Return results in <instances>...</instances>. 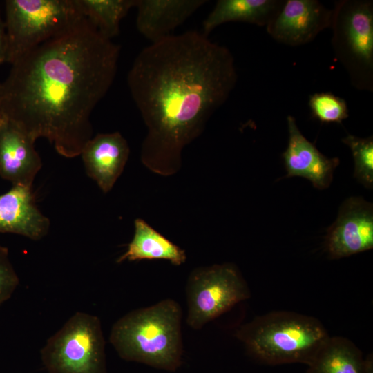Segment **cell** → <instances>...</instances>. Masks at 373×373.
Listing matches in <instances>:
<instances>
[{"mask_svg":"<svg viewBox=\"0 0 373 373\" xmlns=\"http://www.w3.org/2000/svg\"><path fill=\"white\" fill-rule=\"evenodd\" d=\"M237 77L231 52L202 32L171 35L143 48L127 75L147 131L142 164L162 176L176 173L184 148L202 134Z\"/></svg>","mask_w":373,"mask_h":373,"instance_id":"cell-2","label":"cell"},{"mask_svg":"<svg viewBox=\"0 0 373 373\" xmlns=\"http://www.w3.org/2000/svg\"><path fill=\"white\" fill-rule=\"evenodd\" d=\"M7 37L5 21L0 13V64L6 62Z\"/></svg>","mask_w":373,"mask_h":373,"instance_id":"cell-23","label":"cell"},{"mask_svg":"<svg viewBox=\"0 0 373 373\" xmlns=\"http://www.w3.org/2000/svg\"><path fill=\"white\" fill-rule=\"evenodd\" d=\"M50 220L38 209L32 186L15 185L0 195V233L38 241L48 233Z\"/></svg>","mask_w":373,"mask_h":373,"instance_id":"cell-14","label":"cell"},{"mask_svg":"<svg viewBox=\"0 0 373 373\" xmlns=\"http://www.w3.org/2000/svg\"><path fill=\"white\" fill-rule=\"evenodd\" d=\"M48 373H107L105 341L99 318L74 314L41 350Z\"/></svg>","mask_w":373,"mask_h":373,"instance_id":"cell-6","label":"cell"},{"mask_svg":"<svg viewBox=\"0 0 373 373\" xmlns=\"http://www.w3.org/2000/svg\"><path fill=\"white\" fill-rule=\"evenodd\" d=\"M5 10L10 64L85 18L77 0H6Z\"/></svg>","mask_w":373,"mask_h":373,"instance_id":"cell-5","label":"cell"},{"mask_svg":"<svg viewBox=\"0 0 373 373\" xmlns=\"http://www.w3.org/2000/svg\"><path fill=\"white\" fill-rule=\"evenodd\" d=\"M120 46L85 17L11 64L0 84L3 115L67 158L93 137L90 116L114 82Z\"/></svg>","mask_w":373,"mask_h":373,"instance_id":"cell-1","label":"cell"},{"mask_svg":"<svg viewBox=\"0 0 373 373\" xmlns=\"http://www.w3.org/2000/svg\"><path fill=\"white\" fill-rule=\"evenodd\" d=\"M332 11V43L336 56L355 85L370 88L373 69L372 3L343 1L336 3Z\"/></svg>","mask_w":373,"mask_h":373,"instance_id":"cell-7","label":"cell"},{"mask_svg":"<svg viewBox=\"0 0 373 373\" xmlns=\"http://www.w3.org/2000/svg\"><path fill=\"white\" fill-rule=\"evenodd\" d=\"M182 310L173 299L134 309L113 325L109 341L124 360L175 371L182 364Z\"/></svg>","mask_w":373,"mask_h":373,"instance_id":"cell-3","label":"cell"},{"mask_svg":"<svg viewBox=\"0 0 373 373\" xmlns=\"http://www.w3.org/2000/svg\"><path fill=\"white\" fill-rule=\"evenodd\" d=\"M35 140L3 117L0 124V177L12 186H32L42 167Z\"/></svg>","mask_w":373,"mask_h":373,"instance_id":"cell-11","label":"cell"},{"mask_svg":"<svg viewBox=\"0 0 373 373\" xmlns=\"http://www.w3.org/2000/svg\"><path fill=\"white\" fill-rule=\"evenodd\" d=\"M204 0H136V27L151 43L171 35Z\"/></svg>","mask_w":373,"mask_h":373,"instance_id":"cell-15","label":"cell"},{"mask_svg":"<svg viewBox=\"0 0 373 373\" xmlns=\"http://www.w3.org/2000/svg\"><path fill=\"white\" fill-rule=\"evenodd\" d=\"M236 336L249 354L262 363L308 365L329 335L315 317L278 310L242 325Z\"/></svg>","mask_w":373,"mask_h":373,"instance_id":"cell-4","label":"cell"},{"mask_svg":"<svg viewBox=\"0 0 373 373\" xmlns=\"http://www.w3.org/2000/svg\"><path fill=\"white\" fill-rule=\"evenodd\" d=\"M343 336H329L308 365L307 373H366L372 359Z\"/></svg>","mask_w":373,"mask_h":373,"instance_id":"cell-17","label":"cell"},{"mask_svg":"<svg viewBox=\"0 0 373 373\" xmlns=\"http://www.w3.org/2000/svg\"><path fill=\"white\" fill-rule=\"evenodd\" d=\"M134 235L126 251L117 263L142 260H166L173 265H181L186 260L185 251L157 231L143 219L134 221Z\"/></svg>","mask_w":373,"mask_h":373,"instance_id":"cell-18","label":"cell"},{"mask_svg":"<svg viewBox=\"0 0 373 373\" xmlns=\"http://www.w3.org/2000/svg\"><path fill=\"white\" fill-rule=\"evenodd\" d=\"M19 279L10 260L8 247L0 245V305L12 296Z\"/></svg>","mask_w":373,"mask_h":373,"instance_id":"cell-22","label":"cell"},{"mask_svg":"<svg viewBox=\"0 0 373 373\" xmlns=\"http://www.w3.org/2000/svg\"><path fill=\"white\" fill-rule=\"evenodd\" d=\"M333 11L315 0H288L267 24V30L276 41L298 46L312 41L331 26Z\"/></svg>","mask_w":373,"mask_h":373,"instance_id":"cell-10","label":"cell"},{"mask_svg":"<svg viewBox=\"0 0 373 373\" xmlns=\"http://www.w3.org/2000/svg\"><path fill=\"white\" fill-rule=\"evenodd\" d=\"M352 151L354 162V177L365 186H373V140L348 135L343 139Z\"/></svg>","mask_w":373,"mask_h":373,"instance_id":"cell-20","label":"cell"},{"mask_svg":"<svg viewBox=\"0 0 373 373\" xmlns=\"http://www.w3.org/2000/svg\"><path fill=\"white\" fill-rule=\"evenodd\" d=\"M83 15L105 38L112 40L119 32L122 19L136 0H77Z\"/></svg>","mask_w":373,"mask_h":373,"instance_id":"cell-19","label":"cell"},{"mask_svg":"<svg viewBox=\"0 0 373 373\" xmlns=\"http://www.w3.org/2000/svg\"><path fill=\"white\" fill-rule=\"evenodd\" d=\"M283 4L276 0H219L204 21L202 33L208 36L218 26L231 21L267 26Z\"/></svg>","mask_w":373,"mask_h":373,"instance_id":"cell-16","label":"cell"},{"mask_svg":"<svg viewBox=\"0 0 373 373\" xmlns=\"http://www.w3.org/2000/svg\"><path fill=\"white\" fill-rule=\"evenodd\" d=\"M186 323L193 329L250 297L249 288L237 267L231 263L195 269L186 285Z\"/></svg>","mask_w":373,"mask_h":373,"instance_id":"cell-8","label":"cell"},{"mask_svg":"<svg viewBox=\"0 0 373 373\" xmlns=\"http://www.w3.org/2000/svg\"><path fill=\"white\" fill-rule=\"evenodd\" d=\"M130 149L119 132L98 133L86 144L80 155L88 177L108 193L121 175Z\"/></svg>","mask_w":373,"mask_h":373,"instance_id":"cell-12","label":"cell"},{"mask_svg":"<svg viewBox=\"0 0 373 373\" xmlns=\"http://www.w3.org/2000/svg\"><path fill=\"white\" fill-rule=\"evenodd\" d=\"M326 247L332 258H341L373 247L372 204L361 198H350L340 208L328 229Z\"/></svg>","mask_w":373,"mask_h":373,"instance_id":"cell-9","label":"cell"},{"mask_svg":"<svg viewBox=\"0 0 373 373\" xmlns=\"http://www.w3.org/2000/svg\"><path fill=\"white\" fill-rule=\"evenodd\" d=\"M0 84H1V82H0ZM3 118V113H2V110H1V102H0V124H1Z\"/></svg>","mask_w":373,"mask_h":373,"instance_id":"cell-25","label":"cell"},{"mask_svg":"<svg viewBox=\"0 0 373 373\" xmlns=\"http://www.w3.org/2000/svg\"><path fill=\"white\" fill-rule=\"evenodd\" d=\"M366 373H373V358L369 363Z\"/></svg>","mask_w":373,"mask_h":373,"instance_id":"cell-24","label":"cell"},{"mask_svg":"<svg viewBox=\"0 0 373 373\" xmlns=\"http://www.w3.org/2000/svg\"><path fill=\"white\" fill-rule=\"evenodd\" d=\"M312 115L321 122L341 123L349 116L346 102L331 93H317L310 96Z\"/></svg>","mask_w":373,"mask_h":373,"instance_id":"cell-21","label":"cell"},{"mask_svg":"<svg viewBox=\"0 0 373 373\" xmlns=\"http://www.w3.org/2000/svg\"><path fill=\"white\" fill-rule=\"evenodd\" d=\"M287 126L288 145L282 155L287 176L305 178L319 189L328 187L332 180L333 172L339 164L338 158L323 155L301 133L294 117H287Z\"/></svg>","mask_w":373,"mask_h":373,"instance_id":"cell-13","label":"cell"}]
</instances>
